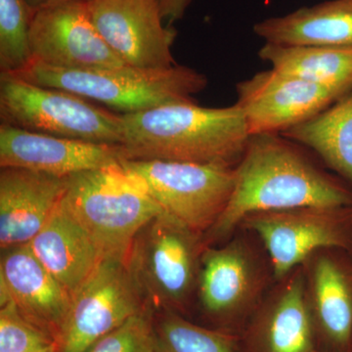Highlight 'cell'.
<instances>
[{
  "label": "cell",
  "instance_id": "obj_1",
  "mask_svg": "<svg viewBox=\"0 0 352 352\" xmlns=\"http://www.w3.org/2000/svg\"><path fill=\"white\" fill-rule=\"evenodd\" d=\"M280 133L250 136L235 166V186L226 210L204 234V244H224L245 215L307 206H349L352 186Z\"/></svg>",
  "mask_w": 352,
  "mask_h": 352
},
{
  "label": "cell",
  "instance_id": "obj_2",
  "mask_svg": "<svg viewBox=\"0 0 352 352\" xmlns=\"http://www.w3.org/2000/svg\"><path fill=\"white\" fill-rule=\"evenodd\" d=\"M124 160H166L235 168L250 139L236 104L207 108L195 100L122 113Z\"/></svg>",
  "mask_w": 352,
  "mask_h": 352
},
{
  "label": "cell",
  "instance_id": "obj_3",
  "mask_svg": "<svg viewBox=\"0 0 352 352\" xmlns=\"http://www.w3.org/2000/svg\"><path fill=\"white\" fill-rule=\"evenodd\" d=\"M15 75L43 87L66 90L122 113L142 112L176 102L194 101L192 96L208 87L207 76L178 64L166 69L124 65L75 69L32 61Z\"/></svg>",
  "mask_w": 352,
  "mask_h": 352
},
{
  "label": "cell",
  "instance_id": "obj_4",
  "mask_svg": "<svg viewBox=\"0 0 352 352\" xmlns=\"http://www.w3.org/2000/svg\"><path fill=\"white\" fill-rule=\"evenodd\" d=\"M62 203L105 258L126 261L139 231L164 212L122 163L68 176Z\"/></svg>",
  "mask_w": 352,
  "mask_h": 352
},
{
  "label": "cell",
  "instance_id": "obj_5",
  "mask_svg": "<svg viewBox=\"0 0 352 352\" xmlns=\"http://www.w3.org/2000/svg\"><path fill=\"white\" fill-rule=\"evenodd\" d=\"M203 235L166 212L139 231L127 265L153 311L184 314L197 302Z\"/></svg>",
  "mask_w": 352,
  "mask_h": 352
},
{
  "label": "cell",
  "instance_id": "obj_6",
  "mask_svg": "<svg viewBox=\"0 0 352 352\" xmlns=\"http://www.w3.org/2000/svg\"><path fill=\"white\" fill-rule=\"evenodd\" d=\"M276 281L270 254L254 232L239 228L224 244L201 254L197 302L222 325L251 318Z\"/></svg>",
  "mask_w": 352,
  "mask_h": 352
},
{
  "label": "cell",
  "instance_id": "obj_7",
  "mask_svg": "<svg viewBox=\"0 0 352 352\" xmlns=\"http://www.w3.org/2000/svg\"><path fill=\"white\" fill-rule=\"evenodd\" d=\"M1 124L87 142L120 145L122 115L66 90L0 73Z\"/></svg>",
  "mask_w": 352,
  "mask_h": 352
},
{
  "label": "cell",
  "instance_id": "obj_8",
  "mask_svg": "<svg viewBox=\"0 0 352 352\" xmlns=\"http://www.w3.org/2000/svg\"><path fill=\"white\" fill-rule=\"evenodd\" d=\"M164 212L204 235L226 210L235 186V168L166 161L122 160Z\"/></svg>",
  "mask_w": 352,
  "mask_h": 352
},
{
  "label": "cell",
  "instance_id": "obj_9",
  "mask_svg": "<svg viewBox=\"0 0 352 352\" xmlns=\"http://www.w3.org/2000/svg\"><path fill=\"white\" fill-rule=\"evenodd\" d=\"M239 228L258 235L270 254L276 280L317 250L338 248L352 254L349 206H307L252 212L245 215Z\"/></svg>",
  "mask_w": 352,
  "mask_h": 352
},
{
  "label": "cell",
  "instance_id": "obj_10",
  "mask_svg": "<svg viewBox=\"0 0 352 352\" xmlns=\"http://www.w3.org/2000/svg\"><path fill=\"white\" fill-rule=\"evenodd\" d=\"M147 308L126 259L107 256L73 296L58 352H87Z\"/></svg>",
  "mask_w": 352,
  "mask_h": 352
},
{
  "label": "cell",
  "instance_id": "obj_11",
  "mask_svg": "<svg viewBox=\"0 0 352 352\" xmlns=\"http://www.w3.org/2000/svg\"><path fill=\"white\" fill-rule=\"evenodd\" d=\"M32 61L64 69L112 68L126 65L102 38L87 0H56L32 13Z\"/></svg>",
  "mask_w": 352,
  "mask_h": 352
},
{
  "label": "cell",
  "instance_id": "obj_12",
  "mask_svg": "<svg viewBox=\"0 0 352 352\" xmlns=\"http://www.w3.org/2000/svg\"><path fill=\"white\" fill-rule=\"evenodd\" d=\"M90 18L109 47L126 65L166 69L176 32L166 24L157 0H87Z\"/></svg>",
  "mask_w": 352,
  "mask_h": 352
},
{
  "label": "cell",
  "instance_id": "obj_13",
  "mask_svg": "<svg viewBox=\"0 0 352 352\" xmlns=\"http://www.w3.org/2000/svg\"><path fill=\"white\" fill-rule=\"evenodd\" d=\"M236 90L235 104L244 113L250 135L282 133L344 96L272 68L238 83Z\"/></svg>",
  "mask_w": 352,
  "mask_h": 352
},
{
  "label": "cell",
  "instance_id": "obj_14",
  "mask_svg": "<svg viewBox=\"0 0 352 352\" xmlns=\"http://www.w3.org/2000/svg\"><path fill=\"white\" fill-rule=\"evenodd\" d=\"M305 300L314 337L320 336L331 352L352 351V254L324 248L302 263Z\"/></svg>",
  "mask_w": 352,
  "mask_h": 352
},
{
  "label": "cell",
  "instance_id": "obj_15",
  "mask_svg": "<svg viewBox=\"0 0 352 352\" xmlns=\"http://www.w3.org/2000/svg\"><path fill=\"white\" fill-rule=\"evenodd\" d=\"M120 145L87 142L0 124V168L68 177L122 163Z\"/></svg>",
  "mask_w": 352,
  "mask_h": 352
},
{
  "label": "cell",
  "instance_id": "obj_16",
  "mask_svg": "<svg viewBox=\"0 0 352 352\" xmlns=\"http://www.w3.org/2000/svg\"><path fill=\"white\" fill-rule=\"evenodd\" d=\"M72 300L69 292L36 258L29 245L1 250L0 305L13 302L29 320L57 342Z\"/></svg>",
  "mask_w": 352,
  "mask_h": 352
},
{
  "label": "cell",
  "instance_id": "obj_17",
  "mask_svg": "<svg viewBox=\"0 0 352 352\" xmlns=\"http://www.w3.org/2000/svg\"><path fill=\"white\" fill-rule=\"evenodd\" d=\"M251 318L252 346L258 352L316 351L302 264L275 281Z\"/></svg>",
  "mask_w": 352,
  "mask_h": 352
},
{
  "label": "cell",
  "instance_id": "obj_18",
  "mask_svg": "<svg viewBox=\"0 0 352 352\" xmlns=\"http://www.w3.org/2000/svg\"><path fill=\"white\" fill-rule=\"evenodd\" d=\"M67 177L7 168L0 171V248L27 245L59 205Z\"/></svg>",
  "mask_w": 352,
  "mask_h": 352
},
{
  "label": "cell",
  "instance_id": "obj_19",
  "mask_svg": "<svg viewBox=\"0 0 352 352\" xmlns=\"http://www.w3.org/2000/svg\"><path fill=\"white\" fill-rule=\"evenodd\" d=\"M28 245L72 298L105 258L94 238L62 200Z\"/></svg>",
  "mask_w": 352,
  "mask_h": 352
},
{
  "label": "cell",
  "instance_id": "obj_20",
  "mask_svg": "<svg viewBox=\"0 0 352 352\" xmlns=\"http://www.w3.org/2000/svg\"><path fill=\"white\" fill-rule=\"evenodd\" d=\"M265 43L352 48V0H331L305 6L254 25Z\"/></svg>",
  "mask_w": 352,
  "mask_h": 352
},
{
  "label": "cell",
  "instance_id": "obj_21",
  "mask_svg": "<svg viewBox=\"0 0 352 352\" xmlns=\"http://www.w3.org/2000/svg\"><path fill=\"white\" fill-rule=\"evenodd\" d=\"M352 186V89L325 110L282 132Z\"/></svg>",
  "mask_w": 352,
  "mask_h": 352
},
{
  "label": "cell",
  "instance_id": "obj_22",
  "mask_svg": "<svg viewBox=\"0 0 352 352\" xmlns=\"http://www.w3.org/2000/svg\"><path fill=\"white\" fill-rule=\"evenodd\" d=\"M258 56L272 69L342 95L352 89V48L265 43Z\"/></svg>",
  "mask_w": 352,
  "mask_h": 352
},
{
  "label": "cell",
  "instance_id": "obj_23",
  "mask_svg": "<svg viewBox=\"0 0 352 352\" xmlns=\"http://www.w3.org/2000/svg\"><path fill=\"white\" fill-rule=\"evenodd\" d=\"M155 314L157 352H236L231 333L196 325L171 310Z\"/></svg>",
  "mask_w": 352,
  "mask_h": 352
},
{
  "label": "cell",
  "instance_id": "obj_24",
  "mask_svg": "<svg viewBox=\"0 0 352 352\" xmlns=\"http://www.w3.org/2000/svg\"><path fill=\"white\" fill-rule=\"evenodd\" d=\"M32 13L25 0H0V73L18 74L32 63Z\"/></svg>",
  "mask_w": 352,
  "mask_h": 352
},
{
  "label": "cell",
  "instance_id": "obj_25",
  "mask_svg": "<svg viewBox=\"0 0 352 352\" xmlns=\"http://www.w3.org/2000/svg\"><path fill=\"white\" fill-rule=\"evenodd\" d=\"M56 340L27 318L13 302L0 305V352H36Z\"/></svg>",
  "mask_w": 352,
  "mask_h": 352
},
{
  "label": "cell",
  "instance_id": "obj_26",
  "mask_svg": "<svg viewBox=\"0 0 352 352\" xmlns=\"http://www.w3.org/2000/svg\"><path fill=\"white\" fill-rule=\"evenodd\" d=\"M151 308L127 319L87 352H157Z\"/></svg>",
  "mask_w": 352,
  "mask_h": 352
},
{
  "label": "cell",
  "instance_id": "obj_27",
  "mask_svg": "<svg viewBox=\"0 0 352 352\" xmlns=\"http://www.w3.org/2000/svg\"><path fill=\"white\" fill-rule=\"evenodd\" d=\"M163 14L164 20L170 25L182 20L193 0H157Z\"/></svg>",
  "mask_w": 352,
  "mask_h": 352
},
{
  "label": "cell",
  "instance_id": "obj_28",
  "mask_svg": "<svg viewBox=\"0 0 352 352\" xmlns=\"http://www.w3.org/2000/svg\"><path fill=\"white\" fill-rule=\"evenodd\" d=\"M28 6L32 9V11L36 10L39 7L45 6V4L50 3V2L56 1V0H25Z\"/></svg>",
  "mask_w": 352,
  "mask_h": 352
},
{
  "label": "cell",
  "instance_id": "obj_29",
  "mask_svg": "<svg viewBox=\"0 0 352 352\" xmlns=\"http://www.w3.org/2000/svg\"><path fill=\"white\" fill-rule=\"evenodd\" d=\"M36 352H58V344H52V346L46 347V349H41V351Z\"/></svg>",
  "mask_w": 352,
  "mask_h": 352
},
{
  "label": "cell",
  "instance_id": "obj_30",
  "mask_svg": "<svg viewBox=\"0 0 352 352\" xmlns=\"http://www.w3.org/2000/svg\"><path fill=\"white\" fill-rule=\"evenodd\" d=\"M314 352H326V351H314ZM346 352H352V351H346Z\"/></svg>",
  "mask_w": 352,
  "mask_h": 352
}]
</instances>
